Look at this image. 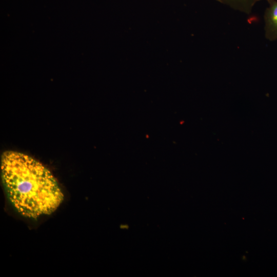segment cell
Returning <instances> with one entry per match:
<instances>
[{
    "label": "cell",
    "mask_w": 277,
    "mask_h": 277,
    "mask_svg": "<svg viewBox=\"0 0 277 277\" xmlns=\"http://www.w3.org/2000/svg\"><path fill=\"white\" fill-rule=\"evenodd\" d=\"M267 1L269 6L264 16L265 36L267 39L274 41L277 39V1Z\"/></svg>",
    "instance_id": "2"
},
{
    "label": "cell",
    "mask_w": 277,
    "mask_h": 277,
    "mask_svg": "<svg viewBox=\"0 0 277 277\" xmlns=\"http://www.w3.org/2000/svg\"><path fill=\"white\" fill-rule=\"evenodd\" d=\"M1 174L8 199L24 216L37 218L50 214L63 201L55 178L44 166L20 152H5Z\"/></svg>",
    "instance_id": "1"
}]
</instances>
